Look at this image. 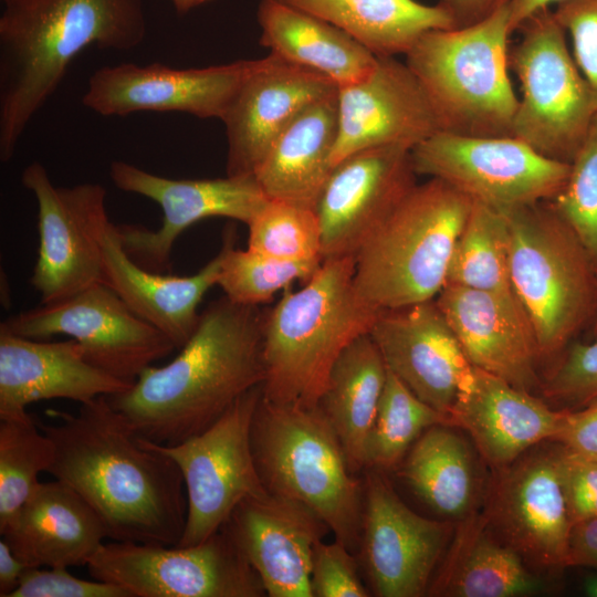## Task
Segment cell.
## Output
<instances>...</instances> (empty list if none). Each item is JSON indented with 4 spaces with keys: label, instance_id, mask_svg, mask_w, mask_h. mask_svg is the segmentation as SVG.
<instances>
[{
    "label": "cell",
    "instance_id": "cell-40",
    "mask_svg": "<svg viewBox=\"0 0 597 597\" xmlns=\"http://www.w3.org/2000/svg\"><path fill=\"white\" fill-rule=\"evenodd\" d=\"M597 269V115L570 163L568 178L551 200Z\"/></svg>",
    "mask_w": 597,
    "mask_h": 597
},
{
    "label": "cell",
    "instance_id": "cell-46",
    "mask_svg": "<svg viewBox=\"0 0 597 597\" xmlns=\"http://www.w3.org/2000/svg\"><path fill=\"white\" fill-rule=\"evenodd\" d=\"M564 409L561 429L553 441L574 453L597 459V397L579 408Z\"/></svg>",
    "mask_w": 597,
    "mask_h": 597
},
{
    "label": "cell",
    "instance_id": "cell-32",
    "mask_svg": "<svg viewBox=\"0 0 597 597\" xmlns=\"http://www.w3.org/2000/svg\"><path fill=\"white\" fill-rule=\"evenodd\" d=\"M387 377L385 360L365 333L334 363L320 408L336 432L349 469L366 468V449Z\"/></svg>",
    "mask_w": 597,
    "mask_h": 597
},
{
    "label": "cell",
    "instance_id": "cell-18",
    "mask_svg": "<svg viewBox=\"0 0 597 597\" xmlns=\"http://www.w3.org/2000/svg\"><path fill=\"white\" fill-rule=\"evenodd\" d=\"M254 60L206 67L119 63L96 70L82 103L102 116L136 112H179L222 119Z\"/></svg>",
    "mask_w": 597,
    "mask_h": 597
},
{
    "label": "cell",
    "instance_id": "cell-50",
    "mask_svg": "<svg viewBox=\"0 0 597 597\" xmlns=\"http://www.w3.org/2000/svg\"><path fill=\"white\" fill-rule=\"evenodd\" d=\"M562 0H510V29L512 33L520 25L536 12L549 8L552 3H557Z\"/></svg>",
    "mask_w": 597,
    "mask_h": 597
},
{
    "label": "cell",
    "instance_id": "cell-38",
    "mask_svg": "<svg viewBox=\"0 0 597 597\" xmlns=\"http://www.w3.org/2000/svg\"><path fill=\"white\" fill-rule=\"evenodd\" d=\"M217 284L224 296L240 305L258 306L296 280L307 281L323 260L284 261L234 248V233L227 230Z\"/></svg>",
    "mask_w": 597,
    "mask_h": 597
},
{
    "label": "cell",
    "instance_id": "cell-2",
    "mask_svg": "<svg viewBox=\"0 0 597 597\" xmlns=\"http://www.w3.org/2000/svg\"><path fill=\"white\" fill-rule=\"evenodd\" d=\"M263 320L258 306L226 296L210 303L180 353L148 366L125 391L106 396L142 438L172 446L214 423L243 394L263 385Z\"/></svg>",
    "mask_w": 597,
    "mask_h": 597
},
{
    "label": "cell",
    "instance_id": "cell-52",
    "mask_svg": "<svg viewBox=\"0 0 597 597\" xmlns=\"http://www.w3.org/2000/svg\"><path fill=\"white\" fill-rule=\"evenodd\" d=\"M583 590L586 596L597 597V575H591L584 579Z\"/></svg>",
    "mask_w": 597,
    "mask_h": 597
},
{
    "label": "cell",
    "instance_id": "cell-30",
    "mask_svg": "<svg viewBox=\"0 0 597 597\" xmlns=\"http://www.w3.org/2000/svg\"><path fill=\"white\" fill-rule=\"evenodd\" d=\"M337 134L336 92L301 111L270 147L253 175L268 198L315 208L333 169Z\"/></svg>",
    "mask_w": 597,
    "mask_h": 597
},
{
    "label": "cell",
    "instance_id": "cell-26",
    "mask_svg": "<svg viewBox=\"0 0 597 597\" xmlns=\"http://www.w3.org/2000/svg\"><path fill=\"white\" fill-rule=\"evenodd\" d=\"M565 409H553L530 391L472 366L449 413L450 426L467 431L484 460L499 469L531 448L553 441Z\"/></svg>",
    "mask_w": 597,
    "mask_h": 597
},
{
    "label": "cell",
    "instance_id": "cell-48",
    "mask_svg": "<svg viewBox=\"0 0 597 597\" xmlns=\"http://www.w3.org/2000/svg\"><path fill=\"white\" fill-rule=\"evenodd\" d=\"M510 0H439L455 22V28H464L490 17Z\"/></svg>",
    "mask_w": 597,
    "mask_h": 597
},
{
    "label": "cell",
    "instance_id": "cell-13",
    "mask_svg": "<svg viewBox=\"0 0 597 597\" xmlns=\"http://www.w3.org/2000/svg\"><path fill=\"white\" fill-rule=\"evenodd\" d=\"M0 328L33 339L70 336L82 346L92 365L128 384L176 348L104 283L14 314Z\"/></svg>",
    "mask_w": 597,
    "mask_h": 597
},
{
    "label": "cell",
    "instance_id": "cell-47",
    "mask_svg": "<svg viewBox=\"0 0 597 597\" xmlns=\"http://www.w3.org/2000/svg\"><path fill=\"white\" fill-rule=\"evenodd\" d=\"M570 566L597 568V517L573 524L566 557Z\"/></svg>",
    "mask_w": 597,
    "mask_h": 597
},
{
    "label": "cell",
    "instance_id": "cell-6",
    "mask_svg": "<svg viewBox=\"0 0 597 597\" xmlns=\"http://www.w3.org/2000/svg\"><path fill=\"white\" fill-rule=\"evenodd\" d=\"M251 446L268 493L312 509L335 540L352 552L358 551L364 481L353 475L320 406L277 405L261 396L252 420Z\"/></svg>",
    "mask_w": 597,
    "mask_h": 597
},
{
    "label": "cell",
    "instance_id": "cell-25",
    "mask_svg": "<svg viewBox=\"0 0 597 597\" xmlns=\"http://www.w3.org/2000/svg\"><path fill=\"white\" fill-rule=\"evenodd\" d=\"M132 385L92 365L73 338L45 342L0 328V419L23 416L35 401L70 399L81 405Z\"/></svg>",
    "mask_w": 597,
    "mask_h": 597
},
{
    "label": "cell",
    "instance_id": "cell-4",
    "mask_svg": "<svg viewBox=\"0 0 597 597\" xmlns=\"http://www.w3.org/2000/svg\"><path fill=\"white\" fill-rule=\"evenodd\" d=\"M354 271L353 255L325 259L302 289L286 290L264 314L263 399L318 406L337 357L369 333L380 312L357 295Z\"/></svg>",
    "mask_w": 597,
    "mask_h": 597
},
{
    "label": "cell",
    "instance_id": "cell-51",
    "mask_svg": "<svg viewBox=\"0 0 597 597\" xmlns=\"http://www.w3.org/2000/svg\"><path fill=\"white\" fill-rule=\"evenodd\" d=\"M176 11L179 14H185L191 9L209 1V0H170Z\"/></svg>",
    "mask_w": 597,
    "mask_h": 597
},
{
    "label": "cell",
    "instance_id": "cell-14",
    "mask_svg": "<svg viewBox=\"0 0 597 597\" xmlns=\"http://www.w3.org/2000/svg\"><path fill=\"white\" fill-rule=\"evenodd\" d=\"M21 182L38 205L39 251L30 283L41 304L103 283V239L111 223L105 188L95 182L56 187L36 161L23 169Z\"/></svg>",
    "mask_w": 597,
    "mask_h": 597
},
{
    "label": "cell",
    "instance_id": "cell-42",
    "mask_svg": "<svg viewBox=\"0 0 597 597\" xmlns=\"http://www.w3.org/2000/svg\"><path fill=\"white\" fill-rule=\"evenodd\" d=\"M313 597H367L358 563L352 551L339 541L317 542L312 558Z\"/></svg>",
    "mask_w": 597,
    "mask_h": 597
},
{
    "label": "cell",
    "instance_id": "cell-34",
    "mask_svg": "<svg viewBox=\"0 0 597 597\" xmlns=\"http://www.w3.org/2000/svg\"><path fill=\"white\" fill-rule=\"evenodd\" d=\"M437 425L412 444L398 475L438 514L462 520L475 512L478 476L465 440Z\"/></svg>",
    "mask_w": 597,
    "mask_h": 597
},
{
    "label": "cell",
    "instance_id": "cell-41",
    "mask_svg": "<svg viewBox=\"0 0 597 597\" xmlns=\"http://www.w3.org/2000/svg\"><path fill=\"white\" fill-rule=\"evenodd\" d=\"M546 398L575 409L597 397V338L573 342L541 385Z\"/></svg>",
    "mask_w": 597,
    "mask_h": 597
},
{
    "label": "cell",
    "instance_id": "cell-23",
    "mask_svg": "<svg viewBox=\"0 0 597 597\" xmlns=\"http://www.w3.org/2000/svg\"><path fill=\"white\" fill-rule=\"evenodd\" d=\"M369 335L387 368L449 418L472 365L436 300L380 311Z\"/></svg>",
    "mask_w": 597,
    "mask_h": 597
},
{
    "label": "cell",
    "instance_id": "cell-29",
    "mask_svg": "<svg viewBox=\"0 0 597 597\" xmlns=\"http://www.w3.org/2000/svg\"><path fill=\"white\" fill-rule=\"evenodd\" d=\"M458 522L427 595L516 597L546 589V583L528 569L522 556L494 536L481 513Z\"/></svg>",
    "mask_w": 597,
    "mask_h": 597
},
{
    "label": "cell",
    "instance_id": "cell-12",
    "mask_svg": "<svg viewBox=\"0 0 597 597\" xmlns=\"http://www.w3.org/2000/svg\"><path fill=\"white\" fill-rule=\"evenodd\" d=\"M94 579L132 597H261L263 584L222 530L200 544L112 541L86 565Z\"/></svg>",
    "mask_w": 597,
    "mask_h": 597
},
{
    "label": "cell",
    "instance_id": "cell-24",
    "mask_svg": "<svg viewBox=\"0 0 597 597\" xmlns=\"http://www.w3.org/2000/svg\"><path fill=\"white\" fill-rule=\"evenodd\" d=\"M434 300L473 367L530 392L538 385L540 354L517 297L446 284Z\"/></svg>",
    "mask_w": 597,
    "mask_h": 597
},
{
    "label": "cell",
    "instance_id": "cell-15",
    "mask_svg": "<svg viewBox=\"0 0 597 597\" xmlns=\"http://www.w3.org/2000/svg\"><path fill=\"white\" fill-rule=\"evenodd\" d=\"M531 448L493 469L484 509L490 530L522 558L545 570L566 568L573 526L561 470V444Z\"/></svg>",
    "mask_w": 597,
    "mask_h": 597
},
{
    "label": "cell",
    "instance_id": "cell-9",
    "mask_svg": "<svg viewBox=\"0 0 597 597\" xmlns=\"http://www.w3.org/2000/svg\"><path fill=\"white\" fill-rule=\"evenodd\" d=\"M517 30L522 36L509 59L522 96L511 136L570 164L597 115V91L579 70L553 10L536 12Z\"/></svg>",
    "mask_w": 597,
    "mask_h": 597
},
{
    "label": "cell",
    "instance_id": "cell-28",
    "mask_svg": "<svg viewBox=\"0 0 597 597\" xmlns=\"http://www.w3.org/2000/svg\"><path fill=\"white\" fill-rule=\"evenodd\" d=\"M221 250L197 273L177 276L137 264L125 251L116 224L109 223L103 239V283L109 286L140 318L181 348L195 332L198 306L218 282Z\"/></svg>",
    "mask_w": 597,
    "mask_h": 597
},
{
    "label": "cell",
    "instance_id": "cell-22",
    "mask_svg": "<svg viewBox=\"0 0 597 597\" xmlns=\"http://www.w3.org/2000/svg\"><path fill=\"white\" fill-rule=\"evenodd\" d=\"M270 597H313L314 547L329 527L306 505L268 493L242 501L221 527Z\"/></svg>",
    "mask_w": 597,
    "mask_h": 597
},
{
    "label": "cell",
    "instance_id": "cell-5",
    "mask_svg": "<svg viewBox=\"0 0 597 597\" xmlns=\"http://www.w3.org/2000/svg\"><path fill=\"white\" fill-rule=\"evenodd\" d=\"M473 201L449 184H416L355 254L354 287L377 311L434 300Z\"/></svg>",
    "mask_w": 597,
    "mask_h": 597
},
{
    "label": "cell",
    "instance_id": "cell-39",
    "mask_svg": "<svg viewBox=\"0 0 597 597\" xmlns=\"http://www.w3.org/2000/svg\"><path fill=\"white\" fill-rule=\"evenodd\" d=\"M248 227L251 251L284 261L323 260L314 208L269 198Z\"/></svg>",
    "mask_w": 597,
    "mask_h": 597
},
{
    "label": "cell",
    "instance_id": "cell-10",
    "mask_svg": "<svg viewBox=\"0 0 597 597\" xmlns=\"http://www.w3.org/2000/svg\"><path fill=\"white\" fill-rule=\"evenodd\" d=\"M417 175L440 179L474 202L509 212L553 200L570 164L547 158L514 136L439 130L411 149Z\"/></svg>",
    "mask_w": 597,
    "mask_h": 597
},
{
    "label": "cell",
    "instance_id": "cell-19",
    "mask_svg": "<svg viewBox=\"0 0 597 597\" xmlns=\"http://www.w3.org/2000/svg\"><path fill=\"white\" fill-rule=\"evenodd\" d=\"M411 149L374 147L341 159L315 205L323 260L349 256L413 187Z\"/></svg>",
    "mask_w": 597,
    "mask_h": 597
},
{
    "label": "cell",
    "instance_id": "cell-36",
    "mask_svg": "<svg viewBox=\"0 0 597 597\" xmlns=\"http://www.w3.org/2000/svg\"><path fill=\"white\" fill-rule=\"evenodd\" d=\"M449 418L418 398L392 371L387 377L366 449V468L388 471L428 428Z\"/></svg>",
    "mask_w": 597,
    "mask_h": 597
},
{
    "label": "cell",
    "instance_id": "cell-35",
    "mask_svg": "<svg viewBox=\"0 0 597 597\" xmlns=\"http://www.w3.org/2000/svg\"><path fill=\"white\" fill-rule=\"evenodd\" d=\"M446 284L516 297L510 273L505 213L473 201L454 243Z\"/></svg>",
    "mask_w": 597,
    "mask_h": 597
},
{
    "label": "cell",
    "instance_id": "cell-3",
    "mask_svg": "<svg viewBox=\"0 0 597 597\" xmlns=\"http://www.w3.org/2000/svg\"><path fill=\"white\" fill-rule=\"evenodd\" d=\"M0 159L9 161L33 116L87 46L143 43V0H1Z\"/></svg>",
    "mask_w": 597,
    "mask_h": 597
},
{
    "label": "cell",
    "instance_id": "cell-20",
    "mask_svg": "<svg viewBox=\"0 0 597 597\" xmlns=\"http://www.w3.org/2000/svg\"><path fill=\"white\" fill-rule=\"evenodd\" d=\"M338 134L333 166L358 150L401 146L412 149L440 130L417 76L396 56H377L364 78L338 86Z\"/></svg>",
    "mask_w": 597,
    "mask_h": 597
},
{
    "label": "cell",
    "instance_id": "cell-21",
    "mask_svg": "<svg viewBox=\"0 0 597 597\" xmlns=\"http://www.w3.org/2000/svg\"><path fill=\"white\" fill-rule=\"evenodd\" d=\"M337 90L325 75L272 53L255 59L221 119L228 145L227 175H254L290 122Z\"/></svg>",
    "mask_w": 597,
    "mask_h": 597
},
{
    "label": "cell",
    "instance_id": "cell-44",
    "mask_svg": "<svg viewBox=\"0 0 597 597\" xmlns=\"http://www.w3.org/2000/svg\"><path fill=\"white\" fill-rule=\"evenodd\" d=\"M553 12L570 36L579 70L597 91V0H562Z\"/></svg>",
    "mask_w": 597,
    "mask_h": 597
},
{
    "label": "cell",
    "instance_id": "cell-45",
    "mask_svg": "<svg viewBox=\"0 0 597 597\" xmlns=\"http://www.w3.org/2000/svg\"><path fill=\"white\" fill-rule=\"evenodd\" d=\"M561 470L573 524L597 517V459L561 444Z\"/></svg>",
    "mask_w": 597,
    "mask_h": 597
},
{
    "label": "cell",
    "instance_id": "cell-8",
    "mask_svg": "<svg viewBox=\"0 0 597 597\" xmlns=\"http://www.w3.org/2000/svg\"><path fill=\"white\" fill-rule=\"evenodd\" d=\"M505 213L514 293L531 324L540 358L559 355L597 312V269L551 201Z\"/></svg>",
    "mask_w": 597,
    "mask_h": 597
},
{
    "label": "cell",
    "instance_id": "cell-43",
    "mask_svg": "<svg viewBox=\"0 0 597 597\" xmlns=\"http://www.w3.org/2000/svg\"><path fill=\"white\" fill-rule=\"evenodd\" d=\"M11 597H132L115 584L86 580L63 567H29Z\"/></svg>",
    "mask_w": 597,
    "mask_h": 597
},
{
    "label": "cell",
    "instance_id": "cell-1",
    "mask_svg": "<svg viewBox=\"0 0 597 597\" xmlns=\"http://www.w3.org/2000/svg\"><path fill=\"white\" fill-rule=\"evenodd\" d=\"M39 426L54 446L48 473L97 513L111 541L177 545L187 495L177 463L139 437L106 396L76 413L49 409Z\"/></svg>",
    "mask_w": 597,
    "mask_h": 597
},
{
    "label": "cell",
    "instance_id": "cell-37",
    "mask_svg": "<svg viewBox=\"0 0 597 597\" xmlns=\"http://www.w3.org/2000/svg\"><path fill=\"white\" fill-rule=\"evenodd\" d=\"M0 528L35 490L54 460V446L28 412L0 419Z\"/></svg>",
    "mask_w": 597,
    "mask_h": 597
},
{
    "label": "cell",
    "instance_id": "cell-7",
    "mask_svg": "<svg viewBox=\"0 0 597 597\" xmlns=\"http://www.w3.org/2000/svg\"><path fill=\"white\" fill-rule=\"evenodd\" d=\"M511 34L507 3L474 24L425 33L405 55L440 130L511 136L519 104L507 71Z\"/></svg>",
    "mask_w": 597,
    "mask_h": 597
},
{
    "label": "cell",
    "instance_id": "cell-11",
    "mask_svg": "<svg viewBox=\"0 0 597 597\" xmlns=\"http://www.w3.org/2000/svg\"><path fill=\"white\" fill-rule=\"evenodd\" d=\"M261 396L262 385L250 389L214 423L180 443L153 442L177 463L184 478L187 517L177 545L205 542L221 530L242 501L268 494L251 446Z\"/></svg>",
    "mask_w": 597,
    "mask_h": 597
},
{
    "label": "cell",
    "instance_id": "cell-53",
    "mask_svg": "<svg viewBox=\"0 0 597 597\" xmlns=\"http://www.w3.org/2000/svg\"><path fill=\"white\" fill-rule=\"evenodd\" d=\"M590 338H597V312L595 314V317L591 322V325L588 328Z\"/></svg>",
    "mask_w": 597,
    "mask_h": 597
},
{
    "label": "cell",
    "instance_id": "cell-27",
    "mask_svg": "<svg viewBox=\"0 0 597 597\" xmlns=\"http://www.w3.org/2000/svg\"><path fill=\"white\" fill-rule=\"evenodd\" d=\"M0 534L28 567L86 566L108 538L91 505L56 479L40 482Z\"/></svg>",
    "mask_w": 597,
    "mask_h": 597
},
{
    "label": "cell",
    "instance_id": "cell-33",
    "mask_svg": "<svg viewBox=\"0 0 597 597\" xmlns=\"http://www.w3.org/2000/svg\"><path fill=\"white\" fill-rule=\"evenodd\" d=\"M349 34L377 56L406 55L432 30L455 29L441 4L416 0H279Z\"/></svg>",
    "mask_w": 597,
    "mask_h": 597
},
{
    "label": "cell",
    "instance_id": "cell-49",
    "mask_svg": "<svg viewBox=\"0 0 597 597\" xmlns=\"http://www.w3.org/2000/svg\"><path fill=\"white\" fill-rule=\"evenodd\" d=\"M29 567L0 540V597H11Z\"/></svg>",
    "mask_w": 597,
    "mask_h": 597
},
{
    "label": "cell",
    "instance_id": "cell-16",
    "mask_svg": "<svg viewBox=\"0 0 597 597\" xmlns=\"http://www.w3.org/2000/svg\"><path fill=\"white\" fill-rule=\"evenodd\" d=\"M109 178L118 189L149 198L161 208L163 223L155 231L139 224L116 226L127 254L154 272L170 270L175 241L193 223L222 217L248 224L269 199L253 175L171 179L115 160Z\"/></svg>",
    "mask_w": 597,
    "mask_h": 597
},
{
    "label": "cell",
    "instance_id": "cell-31",
    "mask_svg": "<svg viewBox=\"0 0 597 597\" xmlns=\"http://www.w3.org/2000/svg\"><path fill=\"white\" fill-rule=\"evenodd\" d=\"M260 43L270 53L318 72L337 86L355 83L374 69L377 55L339 28L279 0H261Z\"/></svg>",
    "mask_w": 597,
    "mask_h": 597
},
{
    "label": "cell",
    "instance_id": "cell-17",
    "mask_svg": "<svg viewBox=\"0 0 597 597\" xmlns=\"http://www.w3.org/2000/svg\"><path fill=\"white\" fill-rule=\"evenodd\" d=\"M366 470L358 551L373 593L379 597L427 595L452 525L415 513L383 471Z\"/></svg>",
    "mask_w": 597,
    "mask_h": 597
}]
</instances>
